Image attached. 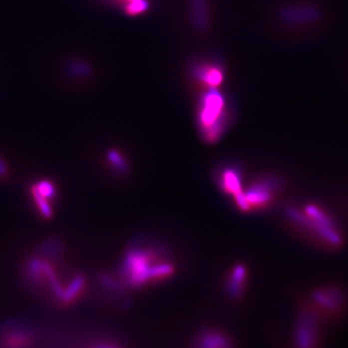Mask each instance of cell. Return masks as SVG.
Masks as SVG:
<instances>
[{"mask_svg": "<svg viewBox=\"0 0 348 348\" xmlns=\"http://www.w3.org/2000/svg\"><path fill=\"white\" fill-rule=\"evenodd\" d=\"M147 7V3L144 0H135L131 1V4L128 6V11L130 14L136 15L141 13Z\"/></svg>", "mask_w": 348, "mask_h": 348, "instance_id": "9", "label": "cell"}, {"mask_svg": "<svg viewBox=\"0 0 348 348\" xmlns=\"http://www.w3.org/2000/svg\"><path fill=\"white\" fill-rule=\"evenodd\" d=\"M224 99L217 93H209L202 104L200 111V125L204 138L208 141H215L223 134L225 121L224 114Z\"/></svg>", "mask_w": 348, "mask_h": 348, "instance_id": "2", "label": "cell"}, {"mask_svg": "<svg viewBox=\"0 0 348 348\" xmlns=\"http://www.w3.org/2000/svg\"><path fill=\"white\" fill-rule=\"evenodd\" d=\"M149 253L142 250L132 251L128 254L124 273L128 282L133 286H140L149 280H161L168 277L172 267L168 263H157L153 265V259Z\"/></svg>", "mask_w": 348, "mask_h": 348, "instance_id": "1", "label": "cell"}, {"mask_svg": "<svg viewBox=\"0 0 348 348\" xmlns=\"http://www.w3.org/2000/svg\"><path fill=\"white\" fill-rule=\"evenodd\" d=\"M245 278H246V269L239 265L236 266L230 277V281L228 284V289H229V293L232 296H239L242 290L243 284L245 282Z\"/></svg>", "mask_w": 348, "mask_h": 348, "instance_id": "5", "label": "cell"}, {"mask_svg": "<svg viewBox=\"0 0 348 348\" xmlns=\"http://www.w3.org/2000/svg\"><path fill=\"white\" fill-rule=\"evenodd\" d=\"M202 78L207 84L217 86L223 80V73L217 68H208L203 71Z\"/></svg>", "mask_w": 348, "mask_h": 348, "instance_id": "7", "label": "cell"}, {"mask_svg": "<svg viewBox=\"0 0 348 348\" xmlns=\"http://www.w3.org/2000/svg\"><path fill=\"white\" fill-rule=\"evenodd\" d=\"M200 346L206 348H220L227 347V340L224 336L219 334L207 333L200 338Z\"/></svg>", "mask_w": 348, "mask_h": 348, "instance_id": "6", "label": "cell"}, {"mask_svg": "<svg viewBox=\"0 0 348 348\" xmlns=\"http://www.w3.org/2000/svg\"><path fill=\"white\" fill-rule=\"evenodd\" d=\"M220 184L227 194L234 196L242 191L240 173L234 168H227L222 172Z\"/></svg>", "mask_w": 348, "mask_h": 348, "instance_id": "4", "label": "cell"}, {"mask_svg": "<svg viewBox=\"0 0 348 348\" xmlns=\"http://www.w3.org/2000/svg\"><path fill=\"white\" fill-rule=\"evenodd\" d=\"M108 159L110 161V164L115 167L116 169H118L119 171H124L126 170V163L123 160L120 154H118L117 152H110L108 154Z\"/></svg>", "mask_w": 348, "mask_h": 348, "instance_id": "8", "label": "cell"}, {"mask_svg": "<svg viewBox=\"0 0 348 348\" xmlns=\"http://www.w3.org/2000/svg\"><path fill=\"white\" fill-rule=\"evenodd\" d=\"M247 200L251 206L255 208H262L272 200V184L268 181H261L253 186L246 194Z\"/></svg>", "mask_w": 348, "mask_h": 348, "instance_id": "3", "label": "cell"}]
</instances>
